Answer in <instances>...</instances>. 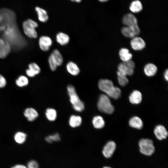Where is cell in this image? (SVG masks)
Listing matches in <instances>:
<instances>
[{"mask_svg": "<svg viewBox=\"0 0 168 168\" xmlns=\"http://www.w3.org/2000/svg\"><path fill=\"white\" fill-rule=\"evenodd\" d=\"M101 2H105L108 1L109 0H99Z\"/></svg>", "mask_w": 168, "mask_h": 168, "instance_id": "40", "label": "cell"}, {"mask_svg": "<svg viewBox=\"0 0 168 168\" xmlns=\"http://www.w3.org/2000/svg\"><path fill=\"white\" fill-rule=\"evenodd\" d=\"M66 68L68 72L72 76H77L80 72L79 67L73 62L69 61L68 62L66 65Z\"/></svg>", "mask_w": 168, "mask_h": 168, "instance_id": "16", "label": "cell"}, {"mask_svg": "<svg viewBox=\"0 0 168 168\" xmlns=\"http://www.w3.org/2000/svg\"><path fill=\"white\" fill-rule=\"evenodd\" d=\"M27 137L26 134L21 132L16 133L14 136V139L17 143L21 144L24 143L26 141Z\"/></svg>", "mask_w": 168, "mask_h": 168, "instance_id": "26", "label": "cell"}, {"mask_svg": "<svg viewBox=\"0 0 168 168\" xmlns=\"http://www.w3.org/2000/svg\"><path fill=\"white\" fill-rule=\"evenodd\" d=\"M16 16L12 10L5 8L0 9V34L12 48L21 49L26 43L19 31L16 23Z\"/></svg>", "mask_w": 168, "mask_h": 168, "instance_id": "1", "label": "cell"}, {"mask_svg": "<svg viewBox=\"0 0 168 168\" xmlns=\"http://www.w3.org/2000/svg\"><path fill=\"white\" fill-rule=\"evenodd\" d=\"M157 70L156 66L152 63L147 64L144 68V71L145 74L148 77L154 76L156 73Z\"/></svg>", "mask_w": 168, "mask_h": 168, "instance_id": "19", "label": "cell"}, {"mask_svg": "<svg viewBox=\"0 0 168 168\" xmlns=\"http://www.w3.org/2000/svg\"><path fill=\"white\" fill-rule=\"evenodd\" d=\"M135 67V63L131 60L123 62L119 64L118 72L126 76L132 75L133 73Z\"/></svg>", "mask_w": 168, "mask_h": 168, "instance_id": "8", "label": "cell"}, {"mask_svg": "<svg viewBox=\"0 0 168 168\" xmlns=\"http://www.w3.org/2000/svg\"><path fill=\"white\" fill-rule=\"evenodd\" d=\"M168 71L167 69H166L165 71V72L164 73V77L166 81H168Z\"/></svg>", "mask_w": 168, "mask_h": 168, "instance_id": "38", "label": "cell"}, {"mask_svg": "<svg viewBox=\"0 0 168 168\" xmlns=\"http://www.w3.org/2000/svg\"><path fill=\"white\" fill-rule=\"evenodd\" d=\"M103 168H111L109 167L105 166V167H104Z\"/></svg>", "mask_w": 168, "mask_h": 168, "instance_id": "41", "label": "cell"}, {"mask_svg": "<svg viewBox=\"0 0 168 168\" xmlns=\"http://www.w3.org/2000/svg\"><path fill=\"white\" fill-rule=\"evenodd\" d=\"M140 151L142 154L151 156L155 151L152 141L148 139H142L139 142Z\"/></svg>", "mask_w": 168, "mask_h": 168, "instance_id": "6", "label": "cell"}, {"mask_svg": "<svg viewBox=\"0 0 168 168\" xmlns=\"http://www.w3.org/2000/svg\"><path fill=\"white\" fill-rule=\"evenodd\" d=\"M122 34L125 37L133 38L136 35L133 30L128 26L123 27L121 30Z\"/></svg>", "mask_w": 168, "mask_h": 168, "instance_id": "30", "label": "cell"}, {"mask_svg": "<svg viewBox=\"0 0 168 168\" xmlns=\"http://www.w3.org/2000/svg\"><path fill=\"white\" fill-rule=\"evenodd\" d=\"M12 49L10 43L6 40L0 38V58H4L10 53Z\"/></svg>", "mask_w": 168, "mask_h": 168, "instance_id": "9", "label": "cell"}, {"mask_svg": "<svg viewBox=\"0 0 168 168\" xmlns=\"http://www.w3.org/2000/svg\"><path fill=\"white\" fill-rule=\"evenodd\" d=\"M130 45L135 50H141L145 47L146 44L143 40L140 37H134L130 41Z\"/></svg>", "mask_w": 168, "mask_h": 168, "instance_id": "13", "label": "cell"}, {"mask_svg": "<svg viewBox=\"0 0 168 168\" xmlns=\"http://www.w3.org/2000/svg\"><path fill=\"white\" fill-rule=\"evenodd\" d=\"M154 133L156 138L159 140L166 139L168 136V132L165 128L162 125H158L154 130Z\"/></svg>", "mask_w": 168, "mask_h": 168, "instance_id": "14", "label": "cell"}, {"mask_svg": "<svg viewBox=\"0 0 168 168\" xmlns=\"http://www.w3.org/2000/svg\"><path fill=\"white\" fill-rule=\"evenodd\" d=\"M24 114L29 121H34L38 116V113L37 111L32 108L26 109L24 111Z\"/></svg>", "mask_w": 168, "mask_h": 168, "instance_id": "15", "label": "cell"}, {"mask_svg": "<svg viewBox=\"0 0 168 168\" xmlns=\"http://www.w3.org/2000/svg\"><path fill=\"white\" fill-rule=\"evenodd\" d=\"M67 89L70 101L74 109L77 112L82 111L84 109V104L79 97L74 86L69 85Z\"/></svg>", "mask_w": 168, "mask_h": 168, "instance_id": "2", "label": "cell"}, {"mask_svg": "<svg viewBox=\"0 0 168 168\" xmlns=\"http://www.w3.org/2000/svg\"><path fill=\"white\" fill-rule=\"evenodd\" d=\"M29 83L27 78L23 75L19 76L16 81V84L19 87H23L27 86Z\"/></svg>", "mask_w": 168, "mask_h": 168, "instance_id": "28", "label": "cell"}, {"mask_svg": "<svg viewBox=\"0 0 168 168\" xmlns=\"http://www.w3.org/2000/svg\"><path fill=\"white\" fill-rule=\"evenodd\" d=\"M119 55L120 59L123 62L130 60L132 58V54L129 50L126 48H122L119 52Z\"/></svg>", "mask_w": 168, "mask_h": 168, "instance_id": "21", "label": "cell"}, {"mask_svg": "<svg viewBox=\"0 0 168 168\" xmlns=\"http://www.w3.org/2000/svg\"><path fill=\"white\" fill-rule=\"evenodd\" d=\"M45 141L48 143H51L53 142L58 141L60 140V137L59 134L56 133L52 135L46 137L45 138Z\"/></svg>", "mask_w": 168, "mask_h": 168, "instance_id": "33", "label": "cell"}, {"mask_svg": "<svg viewBox=\"0 0 168 168\" xmlns=\"http://www.w3.org/2000/svg\"><path fill=\"white\" fill-rule=\"evenodd\" d=\"M56 39L57 43L62 46L68 44L70 39L68 35L62 32H59L56 35Z\"/></svg>", "mask_w": 168, "mask_h": 168, "instance_id": "17", "label": "cell"}, {"mask_svg": "<svg viewBox=\"0 0 168 168\" xmlns=\"http://www.w3.org/2000/svg\"><path fill=\"white\" fill-rule=\"evenodd\" d=\"M123 23L131 29L134 32L136 35L140 32V30L138 25L137 20L136 17L131 13L125 14L123 16Z\"/></svg>", "mask_w": 168, "mask_h": 168, "instance_id": "7", "label": "cell"}, {"mask_svg": "<svg viewBox=\"0 0 168 168\" xmlns=\"http://www.w3.org/2000/svg\"><path fill=\"white\" fill-rule=\"evenodd\" d=\"M39 44L40 49L46 52L49 49L53 44V41L49 36H42L39 38Z\"/></svg>", "mask_w": 168, "mask_h": 168, "instance_id": "11", "label": "cell"}, {"mask_svg": "<svg viewBox=\"0 0 168 168\" xmlns=\"http://www.w3.org/2000/svg\"><path fill=\"white\" fill-rule=\"evenodd\" d=\"M92 123L94 127L97 129L103 128L105 124V121L103 118L99 115L95 116L93 118Z\"/></svg>", "mask_w": 168, "mask_h": 168, "instance_id": "24", "label": "cell"}, {"mask_svg": "<svg viewBox=\"0 0 168 168\" xmlns=\"http://www.w3.org/2000/svg\"><path fill=\"white\" fill-rule=\"evenodd\" d=\"M11 168H27L25 165L22 164H17L12 167Z\"/></svg>", "mask_w": 168, "mask_h": 168, "instance_id": "37", "label": "cell"}, {"mask_svg": "<svg viewBox=\"0 0 168 168\" xmlns=\"http://www.w3.org/2000/svg\"><path fill=\"white\" fill-rule=\"evenodd\" d=\"M38 26V23L36 21L30 19L24 21L22 23L25 34L27 37L32 39L37 38L38 35L35 28Z\"/></svg>", "mask_w": 168, "mask_h": 168, "instance_id": "4", "label": "cell"}, {"mask_svg": "<svg viewBox=\"0 0 168 168\" xmlns=\"http://www.w3.org/2000/svg\"><path fill=\"white\" fill-rule=\"evenodd\" d=\"M7 84V81L5 77L0 74V88L4 87Z\"/></svg>", "mask_w": 168, "mask_h": 168, "instance_id": "35", "label": "cell"}, {"mask_svg": "<svg viewBox=\"0 0 168 168\" xmlns=\"http://www.w3.org/2000/svg\"><path fill=\"white\" fill-rule=\"evenodd\" d=\"M130 126L138 129H141L143 127V123L141 119L137 116L131 118L129 120Z\"/></svg>", "mask_w": 168, "mask_h": 168, "instance_id": "20", "label": "cell"}, {"mask_svg": "<svg viewBox=\"0 0 168 168\" xmlns=\"http://www.w3.org/2000/svg\"><path fill=\"white\" fill-rule=\"evenodd\" d=\"M100 89L108 95L112 90L114 86L113 82L107 79H101L98 82Z\"/></svg>", "mask_w": 168, "mask_h": 168, "instance_id": "10", "label": "cell"}, {"mask_svg": "<svg viewBox=\"0 0 168 168\" xmlns=\"http://www.w3.org/2000/svg\"><path fill=\"white\" fill-rule=\"evenodd\" d=\"M97 106L100 111L106 114H112L114 110V108L111 103L109 97L106 94H102L100 96Z\"/></svg>", "mask_w": 168, "mask_h": 168, "instance_id": "3", "label": "cell"}, {"mask_svg": "<svg viewBox=\"0 0 168 168\" xmlns=\"http://www.w3.org/2000/svg\"><path fill=\"white\" fill-rule=\"evenodd\" d=\"M130 103L133 104H138L142 100V95L138 91L134 90L130 94L129 97Z\"/></svg>", "mask_w": 168, "mask_h": 168, "instance_id": "18", "label": "cell"}, {"mask_svg": "<svg viewBox=\"0 0 168 168\" xmlns=\"http://www.w3.org/2000/svg\"><path fill=\"white\" fill-rule=\"evenodd\" d=\"M63 56L57 49L53 51L48 58V63L51 70L55 71L57 67L61 66L63 62Z\"/></svg>", "mask_w": 168, "mask_h": 168, "instance_id": "5", "label": "cell"}, {"mask_svg": "<svg viewBox=\"0 0 168 168\" xmlns=\"http://www.w3.org/2000/svg\"><path fill=\"white\" fill-rule=\"evenodd\" d=\"M29 69L35 75L38 74L41 71L40 68L35 63H32L29 64Z\"/></svg>", "mask_w": 168, "mask_h": 168, "instance_id": "32", "label": "cell"}, {"mask_svg": "<svg viewBox=\"0 0 168 168\" xmlns=\"http://www.w3.org/2000/svg\"><path fill=\"white\" fill-rule=\"evenodd\" d=\"M39 20L42 22H45L47 21L49 16L47 12L44 9L37 7L35 8Z\"/></svg>", "mask_w": 168, "mask_h": 168, "instance_id": "22", "label": "cell"}, {"mask_svg": "<svg viewBox=\"0 0 168 168\" xmlns=\"http://www.w3.org/2000/svg\"><path fill=\"white\" fill-rule=\"evenodd\" d=\"M121 91L118 87L114 86L111 91L107 95L109 97L114 99H118L120 96Z\"/></svg>", "mask_w": 168, "mask_h": 168, "instance_id": "29", "label": "cell"}, {"mask_svg": "<svg viewBox=\"0 0 168 168\" xmlns=\"http://www.w3.org/2000/svg\"><path fill=\"white\" fill-rule=\"evenodd\" d=\"M26 167L27 168H39V166L36 161L31 160L28 162Z\"/></svg>", "mask_w": 168, "mask_h": 168, "instance_id": "34", "label": "cell"}, {"mask_svg": "<svg viewBox=\"0 0 168 168\" xmlns=\"http://www.w3.org/2000/svg\"><path fill=\"white\" fill-rule=\"evenodd\" d=\"M82 122L81 117L78 115H72L69 119V123L71 127L75 128L79 126Z\"/></svg>", "mask_w": 168, "mask_h": 168, "instance_id": "23", "label": "cell"}, {"mask_svg": "<svg viewBox=\"0 0 168 168\" xmlns=\"http://www.w3.org/2000/svg\"><path fill=\"white\" fill-rule=\"evenodd\" d=\"M117 75L118 82L120 85L124 86L128 83V80L126 76L120 73L118 71L117 72Z\"/></svg>", "mask_w": 168, "mask_h": 168, "instance_id": "31", "label": "cell"}, {"mask_svg": "<svg viewBox=\"0 0 168 168\" xmlns=\"http://www.w3.org/2000/svg\"><path fill=\"white\" fill-rule=\"evenodd\" d=\"M71 0L73 2H81V0Z\"/></svg>", "mask_w": 168, "mask_h": 168, "instance_id": "39", "label": "cell"}, {"mask_svg": "<svg viewBox=\"0 0 168 168\" xmlns=\"http://www.w3.org/2000/svg\"><path fill=\"white\" fill-rule=\"evenodd\" d=\"M116 145L113 141L108 142L104 146L102 150V153L106 158H109L111 156L115 150Z\"/></svg>", "mask_w": 168, "mask_h": 168, "instance_id": "12", "label": "cell"}, {"mask_svg": "<svg viewBox=\"0 0 168 168\" xmlns=\"http://www.w3.org/2000/svg\"><path fill=\"white\" fill-rule=\"evenodd\" d=\"M26 73L27 75L30 77H33L35 76L34 73L32 72L29 69L26 70Z\"/></svg>", "mask_w": 168, "mask_h": 168, "instance_id": "36", "label": "cell"}, {"mask_svg": "<svg viewBox=\"0 0 168 168\" xmlns=\"http://www.w3.org/2000/svg\"><path fill=\"white\" fill-rule=\"evenodd\" d=\"M129 9L133 13H138L142 9V6L141 2L136 0L133 1L130 4Z\"/></svg>", "mask_w": 168, "mask_h": 168, "instance_id": "25", "label": "cell"}, {"mask_svg": "<svg viewBox=\"0 0 168 168\" xmlns=\"http://www.w3.org/2000/svg\"><path fill=\"white\" fill-rule=\"evenodd\" d=\"M45 114L46 118L50 121H54L56 119L57 112L54 109L51 108L47 109Z\"/></svg>", "mask_w": 168, "mask_h": 168, "instance_id": "27", "label": "cell"}]
</instances>
